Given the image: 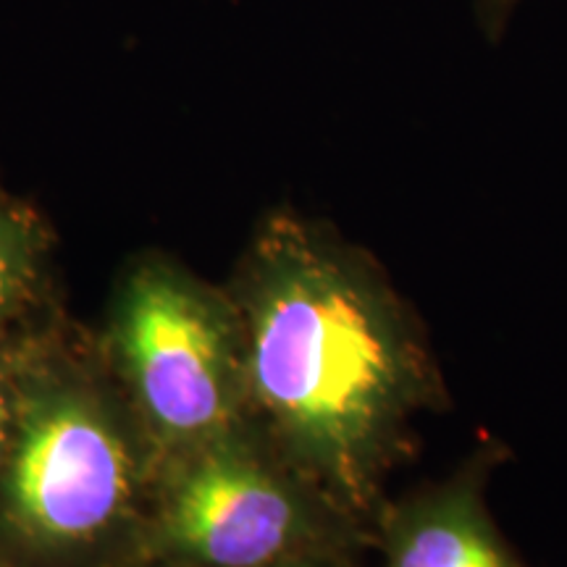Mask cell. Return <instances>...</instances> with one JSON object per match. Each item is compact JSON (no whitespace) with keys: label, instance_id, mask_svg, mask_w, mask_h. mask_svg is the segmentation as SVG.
Here are the masks:
<instances>
[{"label":"cell","instance_id":"1","mask_svg":"<svg viewBox=\"0 0 567 567\" xmlns=\"http://www.w3.org/2000/svg\"><path fill=\"white\" fill-rule=\"evenodd\" d=\"M252 400L339 499L358 507L415 384L392 305L321 226L276 213L258 234L245 297Z\"/></svg>","mask_w":567,"mask_h":567},{"label":"cell","instance_id":"2","mask_svg":"<svg viewBox=\"0 0 567 567\" xmlns=\"http://www.w3.org/2000/svg\"><path fill=\"white\" fill-rule=\"evenodd\" d=\"M0 567H82L130 547L134 457L95 394L48 384L21 400L6 467Z\"/></svg>","mask_w":567,"mask_h":567},{"label":"cell","instance_id":"3","mask_svg":"<svg viewBox=\"0 0 567 567\" xmlns=\"http://www.w3.org/2000/svg\"><path fill=\"white\" fill-rule=\"evenodd\" d=\"M113 331L155 434L187 446L224 439L245 375L221 305L168 264H142L124 284Z\"/></svg>","mask_w":567,"mask_h":567},{"label":"cell","instance_id":"4","mask_svg":"<svg viewBox=\"0 0 567 567\" xmlns=\"http://www.w3.org/2000/svg\"><path fill=\"white\" fill-rule=\"evenodd\" d=\"M339 563L337 542L300 496L226 439L205 444L137 536L134 567Z\"/></svg>","mask_w":567,"mask_h":567},{"label":"cell","instance_id":"5","mask_svg":"<svg viewBox=\"0 0 567 567\" xmlns=\"http://www.w3.org/2000/svg\"><path fill=\"white\" fill-rule=\"evenodd\" d=\"M384 567H520L471 494H444L396 515Z\"/></svg>","mask_w":567,"mask_h":567},{"label":"cell","instance_id":"6","mask_svg":"<svg viewBox=\"0 0 567 567\" xmlns=\"http://www.w3.org/2000/svg\"><path fill=\"white\" fill-rule=\"evenodd\" d=\"M45 260L40 218L0 189V329L34 300Z\"/></svg>","mask_w":567,"mask_h":567},{"label":"cell","instance_id":"7","mask_svg":"<svg viewBox=\"0 0 567 567\" xmlns=\"http://www.w3.org/2000/svg\"><path fill=\"white\" fill-rule=\"evenodd\" d=\"M528 0H473V19H476L481 34L486 42H499L509 32L515 13L526 6Z\"/></svg>","mask_w":567,"mask_h":567},{"label":"cell","instance_id":"8","mask_svg":"<svg viewBox=\"0 0 567 567\" xmlns=\"http://www.w3.org/2000/svg\"><path fill=\"white\" fill-rule=\"evenodd\" d=\"M19 408L21 396L17 389H13L11 375L0 368V478L6 476V467H9L13 436H17Z\"/></svg>","mask_w":567,"mask_h":567},{"label":"cell","instance_id":"9","mask_svg":"<svg viewBox=\"0 0 567 567\" xmlns=\"http://www.w3.org/2000/svg\"><path fill=\"white\" fill-rule=\"evenodd\" d=\"M281 567H342L339 563H297V565H281Z\"/></svg>","mask_w":567,"mask_h":567}]
</instances>
